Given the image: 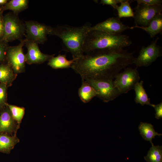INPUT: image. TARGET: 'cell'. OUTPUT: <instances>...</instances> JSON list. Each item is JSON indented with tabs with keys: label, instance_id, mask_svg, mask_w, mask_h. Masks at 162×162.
<instances>
[{
	"label": "cell",
	"instance_id": "1",
	"mask_svg": "<svg viewBox=\"0 0 162 162\" xmlns=\"http://www.w3.org/2000/svg\"><path fill=\"white\" fill-rule=\"evenodd\" d=\"M134 53L123 49L95 50L76 59L71 68L82 80H113L121 70L133 64Z\"/></svg>",
	"mask_w": 162,
	"mask_h": 162
},
{
	"label": "cell",
	"instance_id": "2",
	"mask_svg": "<svg viewBox=\"0 0 162 162\" xmlns=\"http://www.w3.org/2000/svg\"><path fill=\"white\" fill-rule=\"evenodd\" d=\"M91 26V23H87L78 27L67 25L52 27L50 35L60 38L64 50L70 53L73 58L76 59L84 54L83 47L84 41Z\"/></svg>",
	"mask_w": 162,
	"mask_h": 162
},
{
	"label": "cell",
	"instance_id": "3",
	"mask_svg": "<svg viewBox=\"0 0 162 162\" xmlns=\"http://www.w3.org/2000/svg\"><path fill=\"white\" fill-rule=\"evenodd\" d=\"M132 42L129 37L122 34H112L98 31H90L85 38L84 53L105 49H123L130 46Z\"/></svg>",
	"mask_w": 162,
	"mask_h": 162
},
{
	"label": "cell",
	"instance_id": "4",
	"mask_svg": "<svg viewBox=\"0 0 162 162\" xmlns=\"http://www.w3.org/2000/svg\"><path fill=\"white\" fill-rule=\"evenodd\" d=\"M18 15L13 12L4 15V34L2 40L6 43L16 40L20 41L25 34V23Z\"/></svg>",
	"mask_w": 162,
	"mask_h": 162
},
{
	"label": "cell",
	"instance_id": "5",
	"mask_svg": "<svg viewBox=\"0 0 162 162\" xmlns=\"http://www.w3.org/2000/svg\"><path fill=\"white\" fill-rule=\"evenodd\" d=\"M95 90L96 97L107 103L113 100L121 94L115 87L113 80L110 79H86L83 80Z\"/></svg>",
	"mask_w": 162,
	"mask_h": 162
},
{
	"label": "cell",
	"instance_id": "6",
	"mask_svg": "<svg viewBox=\"0 0 162 162\" xmlns=\"http://www.w3.org/2000/svg\"><path fill=\"white\" fill-rule=\"evenodd\" d=\"M123 71L119 73L115 77L113 83L116 88L121 94L127 93L134 89L135 85L140 80L136 68H127Z\"/></svg>",
	"mask_w": 162,
	"mask_h": 162
},
{
	"label": "cell",
	"instance_id": "7",
	"mask_svg": "<svg viewBox=\"0 0 162 162\" xmlns=\"http://www.w3.org/2000/svg\"><path fill=\"white\" fill-rule=\"evenodd\" d=\"M26 39L22 40L17 46H8L6 53L8 64L15 74L23 72L25 70L26 56L22 48L25 45Z\"/></svg>",
	"mask_w": 162,
	"mask_h": 162
},
{
	"label": "cell",
	"instance_id": "8",
	"mask_svg": "<svg viewBox=\"0 0 162 162\" xmlns=\"http://www.w3.org/2000/svg\"><path fill=\"white\" fill-rule=\"evenodd\" d=\"M158 37L147 46H142L139 56L135 58L133 62L137 68L138 67H148L162 56L161 47L157 45Z\"/></svg>",
	"mask_w": 162,
	"mask_h": 162
},
{
	"label": "cell",
	"instance_id": "9",
	"mask_svg": "<svg viewBox=\"0 0 162 162\" xmlns=\"http://www.w3.org/2000/svg\"><path fill=\"white\" fill-rule=\"evenodd\" d=\"M25 23L26 40L38 44H44L47 40L52 27L33 20L25 21Z\"/></svg>",
	"mask_w": 162,
	"mask_h": 162
},
{
	"label": "cell",
	"instance_id": "10",
	"mask_svg": "<svg viewBox=\"0 0 162 162\" xmlns=\"http://www.w3.org/2000/svg\"><path fill=\"white\" fill-rule=\"evenodd\" d=\"M134 22L135 26L138 25L144 27L148 26L153 18L162 11V4L148 5L142 3L138 4L134 9Z\"/></svg>",
	"mask_w": 162,
	"mask_h": 162
},
{
	"label": "cell",
	"instance_id": "11",
	"mask_svg": "<svg viewBox=\"0 0 162 162\" xmlns=\"http://www.w3.org/2000/svg\"><path fill=\"white\" fill-rule=\"evenodd\" d=\"M130 27L124 24L118 17H111L92 26L90 31H98L112 34H120Z\"/></svg>",
	"mask_w": 162,
	"mask_h": 162
},
{
	"label": "cell",
	"instance_id": "12",
	"mask_svg": "<svg viewBox=\"0 0 162 162\" xmlns=\"http://www.w3.org/2000/svg\"><path fill=\"white\" fill-rule=\"evenodd\" d=\"M25 45L27 49V52L25 55L26 62L29 64L43 63L48 61L55 55L42 53L39 48L38 44L33 41L26 39Z\"/></svg>",
	"mask_w": 162,
	"mask_h": 162
},
{
	"label": "cell",
	"instance_id": "13",
	"mask_svg": "<svg viewBox=\"0 0 162 162\" xmlns=\"http://www.w3.org/2000/svg\"><path fill=\"white\" fill-rule=\"evenodd\" d=\"M6 107L1 109L0 112V133H5L11 135H16L17 130L20 128L14 119L10 111Z\"/></svg>",
	"mask_w": 162,
	"mask_h": 162
},
{
	"label": "cell",
	"instance_id": "14",
	"mask_svg": "<svg viewBox=\"0 0 162 162\" xmlns=\"http://www.w3.org/2000/svg\"><path fill=\"white\" fill-rule=\"evenodd\" d=\"M134 28H141L146 32L152 38H154L158 34H162V14H157L152 20L148 26L142 27L138 26L130 27V29Z\"/></svg>",
	"mask_w": 162,
	"mask_h": 162
},
{
	"label": "cell",
	"instance_id": "15",
	"mask_svg": "<svg viewBox=\"0 0 162 162\" xmlns=\"http://www.w3.org/2000/svg\"><path fill=\"white\" fill-rule=\"evenodd\" d=\"M19 142L16 135L0 133V152L9 154Z\"/></svg>",
	"mask_w": 162,
	"mask_h": 162
},
{
	"label": "cell",
	"instance_id": "16",
	"mask_svg": "<svg viewBox=\"0 0 162 162\" xmlns=\"http://www.w3.org/2000/svg\"><path fill=\"white\" fill-rule=\"evenodd\" d=\"M76 59L73 58L71 60H68L66 58V54H59L56 57H52L48 61L47 64L55 69L68 68H71Z\"/></svg>",
	"mask_w": 162,
	"mask_h": 162
},
{
	"label": "cell",
	"instance_id": "17",
	"mask_svg": "<svg viewBox=\"0 0 162 162\" xmlns=\"http://www.w3.org/2000/svg\"><path fill=\"white\" fill-rule=\"evenodd\" d=\"M82 81L81 85L78 89V96L83 103H86L96 96L97 93L88 83L83 80Z\"/></svg>",
	"mask_w": 162,
	"mask_h": 162
},
{
	"label": "cell",
	"instance_id": "18",
	"mask_svg": "<svg viewBox=\"0 0 162 162\" xmlns=\"http://www.w3.org/2000/svg\"><path fill=\"white\" fill-rule=\"evenodd\" d=\"M28 0H11L8 1L0 8V11L3 12L5 10H9L18 15L20 12L27 9L28 6Z\"/></svg>",
	"mask_w": 162,
	"mask_h": 162
},
{
	"label": "cell",
	"instance_id": "19",
	"mask_svg": "<svg viewBox=\"0 0 162 162\" xmlns=\"http://www.w3.org/2000/svg\"><path fill=\"white\" fill-rule=\"evenodd\" d=\"M143 81L141 80L135 85L134 89L135 92L134 101L136 104H140L142 106L145 105L152 106L150 99L148 96L143 86Z\"/></svg>",
	"mask_w": 162,
	"mask_h": 162
},
{
	"label": "cell",
	"instance_id": "20",
	"mask_svg": "<svg viewBox=\"0 0 162 162\" xmlns=\"http://www.w3.org/2000/svg\"><path fill=\"white\" fill-rule=\"evenodd\" d=\"M16 76V74L8 64H0V84L10 86Z\"/></svg>",
	"mask_w": 162,
	"mask_h": 162
},
{
	"label": "cell",
	"instance_id": "21",
	"mask_svg": "<svg viewBox=\"0 0 162 162\" xmlns=\"http://www.w3.org/2000/svg\"><path fill=\"white\" fill-rule=\"evenodd\" d=\"M138 128L142 138L144 140L150 142L151 144L153 143L152 140L155 136H160L162 135V134L155 131L153 126L151 124L141 122Z\"/></svg>",
	"mask_w": 162,
	"mask_h": 162
},
{
	"label": "cell",
	"instance_id": "22",
	"mask_svg": "<svg viewBox=\"0 0 162 162\" xmlns=\"http://www.w3.org/2000/svg\"><path fill=\"white\" fill-rule=\"evenodd\" d=\"M151 144L147 155L144 157L145 160L147 162H162V146Z\"/></svg>",
	"mask_w": 162,
	"mask_h": 162
},
{
	"label": "cell",
	"instance_id": "23",
	"mask_svg": "<svg viewBox=\"0 0 162 162\" xmlns=\"http://www.w3.org/2000/svg\"><path fill=\"white\" fill-rule=\"evenodd\" d=\"M130 1L123 0L120 3V6L116 8L118 12V17L120 19L123 17H134V12L130 5Z\"/></svg>",
	"mask_w": 162,
	"mask_h": 162
},
{
	"label": "cell",
	"instance_id": "24",
	"mask_svg": "<svg viewBox=\"0 0 162 162\" xmlns=\"http://www.w3.org/2000/svg\"><path fill=\"white\" fill-rule=\"evenodd\" d=\"M6 105L9 109L14 119L20 125L25 113L23 107L17 106L7 103Z\"/></svg>",
	"mask_w": 162,
	"mask_h": 162
},
{
	"label": "cell",
	"instance_id": "25",
	"mask_svg": "<svg viewBox=\"0 0 162 162\" xmlns=\"http://www.w3.org/2000/svg\"><path fill=\"white\" fill-rule=\"evenodd\" d=\"M7 86L4 84H0V110L6 106Z\"/></svg>",
	"mask_w": 162,
	"mask_h": 162
},
{
	"label": "cell",
	"instance_id": "26",
	"mask_svg": "<svg viewBox=\"0 0 162 162\" xmlns=\"http://www.w3.org/2000/svg\"><path fill=\"white\" fill-rule=\"evenodd\" d=\"M8 46V43L0 40V62H3L6 58Z\"/></svg>",
	"mask_w": 162,
	"mask_h": 162
},
{
	"label": "cell",
	"instance_id": "27",
	"mask_svg": "<svg viewBox=\"0 0 162 162\" xmlns=\"http://www.w3.org/2000/svg\"><path fill=\"white\" fill-rule=\"evenodd\" d=\"M137 3V4L143 3L147 5L151 6L161 4V0H136Z\"/></svg>",
	"mask_w": 162,
	"mask_h": 162
},
{
	"label": "cell",
	"instance_id": "28",
	"mask_svg": "<svg viewBox=\"0 0 162 162\" xmlns=\"http://www.w3.org/2000/svg\"><path fill=\"white\" fill-rule=\"evenodd\" d=\"M152 106L154 108L155 110V118L157 119L161 118H162V102L156 105L152 104Z\"/></svg>",
	"mask_w": 162,
	"mask_h": 162
},
{
	"label": "cell",
	"instance_id": "29",
	"mask_svg": "<svg viewBox=\"0 0 162 162\" xmlns=\"http://www.w3.org/2000/svg\"><path fill=\"white\" fill-rule=\"evenodd\" d=\"M123 0H101L100 4L103 5H110L114 8H116L118 6L117 4L120 3Z\"/></svg>",
	"mask_w": 162,
	"mask_h": 162
},
{
	"label": "cell",
	"instance_id": "30",
	"mask_svg": "<svg viewBox=\"0 0 162 162\" xmlns=\"http://www.w3.org/2000/svg\"><path fill=\"white\" fill-rule=\"evenodd\" d=\"M4 21L3 12L0 11V40H2L4 34Z\"/></svg>",
	"mask_w": 162,
	"mask_h": 162
},
{
	"label": "cell",
	"instance_id": "31",
	"mask_svg": "<svg viewBox=\"0 0 162 162\" xmlns=\"http://www.w3.org/2000/svg\"><path fill=\"white\" fill-rule=\"evenodd\" d=\"M8 2L7 0H0V5H4Z\"/></svg>",
	"mask_w": 162,
	"mask_h": 162
},
{
	"label": "cell",
	"instance_id": "32",
	"mask_svg": "<svg viewBox=\"0 0 162 162\" xmlns=\"http://www.w3.org/2000/svg\"></svg>",
	"mask_w": 162,
	"mask_h": 162
}]
</instances>
